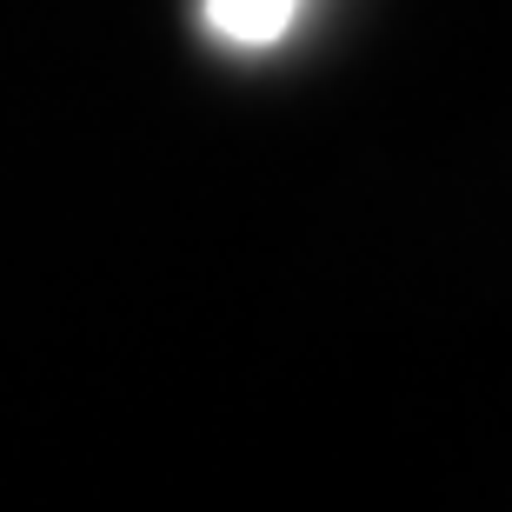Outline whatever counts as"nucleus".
Here are the masks:
<instances>
[{
  "label": "nucleus",
  "instance_id": "nucleus-1",
  "mask_svg": "<svg viewBox=\"0 0 512 512\" xmlns=\"http://www.w3.org/2000/svg\"><path fill=\"white\" fill-rule=\"evenodd\" d=\"M293 14H300V0H207L213 34L233 40V47H273V40H286Z\"/></svg>",
  "mask_w": 512,
  "mask_h": 512
}]
</instances>
